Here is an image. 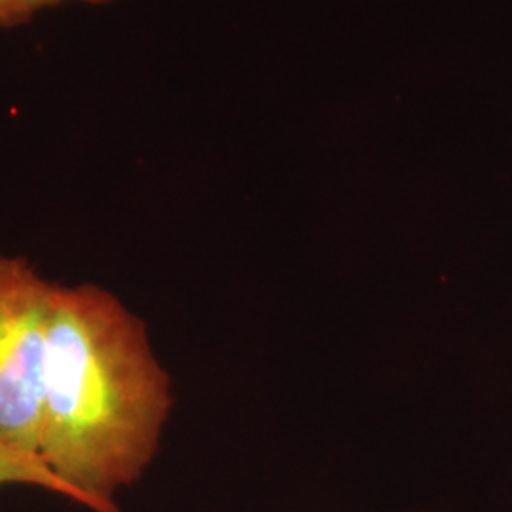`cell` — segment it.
<instances>
[{
	"mask_svg": "<svg viewBox=\"0 0 512 512\" xmlns=\"http://www.w3.org/2000/svg\"><path fill=\"white\" fill-rule=\"evenodd\" d=\"M171 406L147 323L101 285H54L38 456L86 509L122 512L116 492L147 471Z\"/></svg>",
	"mask_w": 512,
	"mask_h": 512,
	"instance_id": "obj_1",
	"label": "cell"
},
{
	"mask_svg": "<svg viewBox=\"0 0 512 512\" xmlns=\"http://www.w3.org/2000/svg\"><path fill=\"white\" fill-rule=\"evenodd\" d=\"M63 2H86V4H109L114 0H0V27H16L27 23L42 8L57 6Z\"/></svg>",
	"mask_w": 512,
	"mask_h": 512,
	"instance_id": "obj_4",
	"label": "cell"
},
{
	"mask_svg": "<svg viewBox=\"0 0 512 512\" xmlns=\"http://www.w3.org/2000/svg\"><path fill=\"white\" fill-rule=\"evenodd\" d=\"M10 484L35 486L40 490L67 497L76 505L86 507L82 495L55 475L40 456L19 452L0 444V486H10Z\"/></svg>",
	"mask_w": 512,
	"mask_h": 512,
	"instance_id": "obj_3",
	"label": "cell"
},
{
	"mask_svg": "<svg viewBox=\"0 0 512 512\" xmlns=\"http://www.w3.org/2000/svg\"><path fill=\"white\" fill-rule=\"evenodd\" d=\"M54 283L0 256V444L38 456Z\"/></svg>",
	"mask_w": 512,
	"mask_h": 512,
	"instance_id": "obj_2",
	"label": "cell"
}]
</instances>
